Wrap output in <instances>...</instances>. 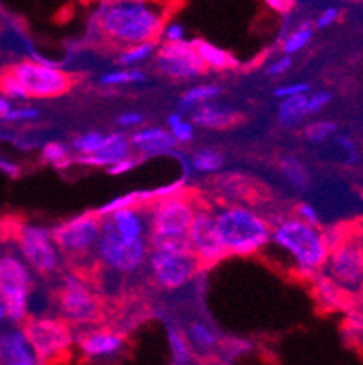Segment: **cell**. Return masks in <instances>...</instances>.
I'll use <instances>...</instances> for the list:
<instances>
[{
  "mask_svg": "<svg viewBox=\"0 0 363 365\" xmlns=\"http://www.w3.org/2000/svg\"><path fill=\"white\" fill-rule=\"evenodd\" d=\"M133 153L144 158L162 157V155H175L176 144L173 137L168 133V129L156 128V125H145L133 131L129 137Z\"/></svg>",
  "mask_w": 363,
  "mask_h": 365,
  "instance_id": "cell-18",
  "label": "cell"
},
{
  "mask_svg": "<svg viewBox=\"0 0 363 365\" xmlns=\"http://www.w3.org/2000/svg\"><path fill=\"white\" fill-rule=\"evenodd\" d=\"M195 48L196 55L200 56V61L204 64L205 69H215V71H231V69L238 68V61L225 49L218 48V46L211 44V42L198 38V41L191 42Z\"/></svg>",
  "mask_w": 363,
  "mask_h": 365,
  "instance_id": "cell-22",
  "label": "cell"
},
{
  "mask_svg": "<svg viewBox=\"0 0 363 365\" xmlns=\"http://www.w3.org/2000/svg\"><path fill=\"white\" fill-rule=\"evenodd\" d=\"M118 125L124 129H133V128H140L142 122H144V117H142V113L138 111H124L118 117Z\"/></svg>",
  "mask_w": 363,
  "mask_h": 365,
  "instance_id": "cell-48",
  "label": "cell"
},
{
  "mask_svg": "<svg viewBox=\"0 0 363 365\" xmlns=\"http://www.w3.org/2000/svg\"><path fill=\"white\" fill-rule=\"evenodd\" d=\"M312 291H315L316 300L324 305L327 311H338L345 307L347 294L324 273H318L312 278Z\"/></svg>",
  "mask_w": 363,
  "mask_h": 365,
  "instance_id": "cell-23",
  "label": "cell"
},
{
  "mask_svg": "<svg viewBox=\"0 0 363 365\" xmlns=\"http://www.w3.org/2000/svg\"><path fill=\"white\" fill-rule=\"evenodd\" d=\"M362 200H363V193H362Z\"/></svg>",
  "mask_w": 363,
  "mask_h": 365,
  "instance_id": "cell-56",
  "label": "cell"
},
{
  "mask_svg": "<svg viewBox=\"0 0 363 365\" xmlns=\"http://www.w3.org/2000/svg\"><path fill=\"white\" fill-rule=\"evenodd\" d=\"M40 117V111L31 106H19V108H13L9 111L8 117L4 118L6 122H11V124H20V122H33Z\"/></svg>",
  "mask_w": 363,
  "mask_h": 365,
  "instance_id": "cell-42",
  "label": "cell"
},
{
  "mask_svg": "<svg viewBox=\"0 0 363 365\" xmlns=\"http://www.w3.org/2000/svg\"><path fill=\"white\" fill-rule=\"evenodd\" d=\"M53 240L60 253L71 258L95 255L96 244L102 237V218L96 213H84L64 220L51 229Z\"/></svg>",
  "mask_w": 363,
  "mask_h": 365,
  "instance_id": "cell-11",
  "label": "cell"
},
{
  "mask_svg": "<svg viewBox=\"0 0 363 365\" xmlns=\"http://www.w3.org/2000/svg\"><path fill=\"white\" fill-rule=\"evenodd\" d=\"M358 244H359V260H362V273H363V231H358Z\"/></svg>",
  "mask_w": 363,
  "mask_h": 365,
  "instance_id": "cell-53",
  "label": "cell"
},
{
  "mask_svg": "<svg viewBox=\"0 0 363 365\" xmlns=\"http://www.w3.org/2000/svg\"><path fill=\"white\" fill-rule=\"evenodd\" d=\"M331 102V95L327 91H315L307 95V117L318 115L324 111Z\"/></svg>",
  "mask_w": 363,
  "mask_h": 365,
  "instance_id": "cell-43",
  "label": "cell"
},
{
  "mask_svg": "<svg viewBox=\"0 0 363 365\" xmlns=\"http://www.w3.org/2000/svg\"><path fill=\"white\" fill-rule=\"evenodd\" d=\"M42 158L49 164L56 165V168H66L71 164V157H69V148L62 142H48L42 148Z\"/></svg>",
  "mask_w": 363,
  "mask_h": 365,
  "instance_id": "cell-38",
  "label": "cell"
},
{
  "mask_svg": "<svg viewBox=\"0 0 363 365\" xmlns=\"http://www.w3.org/2000/svg\"><path fill=\"white\" fill-rule=\"evenodd\" d=\"M148 81L142 69H115L106 75L100 76V84L104 88H122V86H135V84H144Z\"/></svg>",
  "mask_w": 363,
  "mask_h": 365,
  "instance_id": "cell-29",
  "label": "cell"
},
{
  "mask_svg": "<svg viewBox=\"0 0 363 365\" xmlns=\"http://www.w3.org/2000/svg\"><path fill=\"white\" fill-rule=\"evenodd\" d=\"M280 169H282V175L285 177V180L292 185L295 189L304 191L307 189L309 182H311V175H309V169L305 168V164L300 158L292 157H284L280 160Z\"/></svg>",
  "mask_w": 363,
  "mask_h": 365,
  "instance_id": "cell-27",
  "label": "cell"
},
{
  "mask_svg": "<svg viewBox=\"0 0 363 365\" xmlns=\"http://www.w3.org/2000/svg\"><path fill=\"white\" fill-rule=\"evenodd\" d=\"M291 66H292V56L282 55L267 66V73L271 76H282L291 69Z\"/></svg>",
  "mask_w": 363,
  "mask_h": 365,
  "instance_id": "cell-47",
  "label": "cell"
},
{
  "mask_svg": "<svg viewBox=\"0 0 363 365\" xmlns=\"http://www.w3.org/2000/svg\"><path fill=\"white\" fill-rule=\"evenodd\" d=\"M336 124L331 120H315L311 124H307L305 128V138H307L311 144H324V142L331 140L336 133Z\"/></svg>",
  "mask_w": 363,
  "mask_h": 365,
  "instance_id": "cell-37",
  "label": "cell"
},
{
  "mask_svg": "<svg viewBox=\"0 0 363 365\" xmlns=\"http://www.w3.org/2000/svg\"><path fill=\"white\" fill-rule=\"evenodd\" d=\"M9 71L19 78V82L24 86L29 98H55L64 95L71 88V76L60 69L55 62L42 61L39 56L31 61H20L9 68Z\"/></svg>",
  "mask_w": 363,
  "mask_h": 365,
  "instance_id": "cell-9",
  "label": "cell"
},
{
  "mask_svg": "<svg viewBox=\"0 0 363 365\" xmlns=\"http://www.w3.org/2000/svg\"><path fill=\"white\" fill-rule=\"evenodd\" d=\"M213 213L216 235L227 257H251L271 244L272 224L255 209L224 205Z\"/></svg>",
  "mask_w": 363,
  "mask_h": 365,
  "instance_id": "cell-2",
  "label": "cell"
},
{
  "mask_svg": "<svg viewBox=\"0 0 363 365\" xmlns=\"http://www.w3.org/2000/svg\"><path fill=\"white\" fill-rule=\"evenodd\" d=\"M160 36H162L164 44H184V42H188L185 41V28L176 21H165Z\"/></svg>",
  "mask_w": 363,
  "mask_h": 365,
  "instance_id": "cell-40",
  "label": "cell"
},
{
  "mask_svg": "<svg viewBox=\"0 0 363 365\" xmlns=\"http://www.w3.org/2000/svg\"><path fill=\"white\" fill-rule=\"evenodd\" d=\"M0 95L11 102H24L29 98L24 86L20 84L19 78H16L9 69H6V71L0 75Z\"/></svg>",
  "mask_w": 363,
  "mask_h": 365,
  "instance_id": "cell-36",
  "label": "cell"
},
{
  "mask_svg": "<svg viewBox=\"0 0 363 365\" xmlns=\"http://www.w3.org/2000/svg\"><path fill=\"white\" fill-rule=\"evenodd\" d=\"M138 164H140L138 158H135L131 155L129 158H124V160H120V162H116V164L109 165L106 171H108L111 177H118V175H126V173H131L133 169H135Z\"/></svg>",
  "mask_w": 363,
  "mask_h": 365,
  "instance_id": "cell-46",
  "label": "cell"
},
{
  "mask_svg": "<svg viewBox=\"0 0 363 365\" xmlns=\"http://www.w3.org/2000/svg\"><path fill=\"white\" fill-rule=\"evenodd\" d=\"M324 274L331 278L345 294H356L363 289L362 260H359L358 231L351 229L349 237L329 251Z\"/></svg>",
  "mask_w": 363,
  "mask_h": 365,
  "instance_id": "cell-12",
  "label": "cell"
},
{
  "mask_svg": "<svg viewBox=\"0 0 363 365\" xmlns=\"http://www.w3.org/2000/svg\"><path fill=\"white\" fill-rule=\"evenodd\" d=\"M76 345L88 360H109L124 351L126 336L111 327H91L80 334Z\"/></svg>",
  "mask_w": 363,
  "mask_h": 365,
  "instance_id": "cell-16",
  "label": "cell"
},
{
  "mask_svg": "<svg viewBox=\"0 0 363 365\" xmlns=\"http://www.w3.org/2000/svg\"><path fill=\"white\" fill-rule=\"evenodd\" d=\"M58 318L71 327H91L102 317V302L91 285L75 273H66L60 278L56 293Z\"/></svg>",
  "mask_w": 363,
  "mask_h": 365,
  "instance_id": "cell-6",
  "label": "cell"
},
{
  "mask_svg": "<svg viewBox=\"0 0 363 365\" xmlns=\"http://www.w3.org/2000/svg\"><path fill=\"white\" fill-rule=\"evenodd\" d=\"M0 171L4 173V175H8V177H16V175H19V165H16L15 162L8 160V158L0 157Z\"/></svg>",
  "mask_w": 363,
  "mask_h": 365,
  "instance_id": "cell-51",
  "label": "cell"
},
{
  "mask_svg": "<svg viewBox=\"0 0 363 365\" xmlns=\"http://www.w3.org/2000/svg\"><path fill=\"white\" fill-rule=\"evenodd\" d=\"M22 329L44 365L64 360L75 345L73 327L58 317L28 318Z\"/></svg>",
  "mask_w": 363,
  "mask_h": 365,
  "instance_id": "cell-8",
  "label": "cell"
},
{
  "mask_svg": "<svg viewBox=\"0 0 363 365\" xmlns=\"http://www.w3.org/2000/svg\"><path fill=\"white\" fill-rule=\"evenodd\" d=\"M309 91H311V86L307 82H287V84H282L275 89V97L280 101H285V98L309 95Z\"/></svg>",
  "mask_w": 363,
  "mask_h": 365,
  "instance_id": "cell-41",
  "label": "cell"
},
{
  "mask_svg": "<svg viewBox=\"0 0 363 365\" xmlns=\"http://www.w3.org/2000/svg\"><path fill=\"white\" fill-rule=\"evenodd\" d=\"M149 204H151V202H149L148 191H131V193L118 195V197L108 200L104 205H100L95 213L98 215L100 218H108L109 215L116 213V211H122V209L145 207V205Z\"/></svg>",
  "mask_w": 363,
  "mask_h": 365,
  "instance_id": "cell-25",
  "label": "cell"
},
{
  "mask_svg": "<svg viewBox=\"0 0 363 365\" xmlns=\"http://www.w3.org/2000/svg\"><path fill=\"white\" fill-rule=\"evenodd\" d=\"M185 336H188L191 347L198 351H211L218 345V334L209 325L202 324V322H193L188 327Z\"/></svg>",
  "mask_w": 363,
  "mask_h": 365,
  "instance_id": "cell-30",
  "label": "cell"
},
{
  "mask_svg": "<svg viewBox=\"0 0 363 365\" xmlns=\"http://www.w3.org/2000/svg\"><path fill=\"white\" fill-rule=\"evenodd\" d=\"M13 108H15V106H13V102L8 101V98L0 95V118H2V120L8 117L9 111H11Z\"/></svg>",
  "mask_w": 363,
  "mask_h": 365,
  "instance_id": "cell-52",
  "label": "cell"
},
{
  "mask_svg": "<svg viewBox=\"0 0 363 365\" xmlns=\"http://www.w3.org/2000/svg\"><path fill=\"white\" fill-rule=\"evenodd\" d=\"M148 269L153 282L164 291H178L198 273L200 264L188 240H164L149 237Z\"/></svg>",
  "mask_w": 363,
  "mask_h": 365,
  "instance_id": "cell-4",
  "label": "cell"
},
{
  "mask_svg": "<svg viewBox=\"0 0 363 365\" xmlns=\"http://www.w3.org/2000/svg\"><path fill=\"white\" fill-rule=\"evenodd\" d=\"M168 133L176 144H189L195 138V124L184 117V113L175 111L168 117Z\"/></svg>",
  "mask_w": 363,
  "mask_h": 365,
  "instance_id": "cell-33",
  "label": "cell"
},
{
  "mask_svg": "<svg viewBox=\"0 0 363 365\" xmlns=\"http://www.w3.org/2000/svg\"><path fill=\"white\" fill-rule=\"evenodd\" d=\"M165 24L164 11L138 0L104 2L95 13V29L116 48L155 42Z\"/></svg>",
  "mask_w": 363,
  "mask_h": 365,
  "instance_id": "cell-1",
  "label": "cell"
},
{
  "mask_svg": "<svg viewBox=\"0 0 363 365\" xmlns=\"http://www.w3.org/2000/svg\"><path fill=\"white\" fill-rule=\"evenodd\" d=\"M0 365H44L22 327H11L2 334Z\"/></svg>",
  "mask_w": 363,
  "mask_h": 365,
  "instance_id": "cell-20",
  "label": "cell"
},
{
  "mask_svg": "<svg viewBox=\"0 0 363 365\" xmlns=\"http://www.w3.org/2000/svg\"><path fill=\"white\" fill-rule=\"evenodd\" d=\"M104 138L106 135L98 131H88L82 133L78 137L73 140L71 148L76 151V157H93L96 153L102 149L104 145Z\"/></svg>",
  "mask_w": 363,
  "mask_h": 365,
  "instance_id": "cell-35",
  "label": "cell"
},
{
  "mask_svg": "<svg viewBox=\"0 0 363 365\" xmlns=\"http://www.w3.org/2000/svg\"><path fill=\"white\" fill-rule=\"evenodd\" d=\"M222 88L218 84H198L184 91L180 97V113L195 111L200 106H205L209 102H215V98L220 97Z\"/></svg>",
  "mask_w": 363,
  "mask_h": 365,
  "instance_id": "cell-24",
  "label": "cell"
},
{
  "mask_svg": "<svg viewBox=\"0 0 363 365\" xmlns=\"http://www.w3.org/2000/svg\"><path fill=\"white\" fill-rule=\"evenodd\" d=\"M198 205V202L185 193L145 205L149 237L164 238V240H185Z\"/></svg>",
  "mask_w": 363,
  "mask_h": 365,
  "instance_id": "cell-7",
  "label": "cell"
},
{
  "mask_svg": "<svg viewBox=\"0 0 363 365\" xmlns=\"http://www.w3.org/2000/svg\"><path fill=\"white\" fill-rule=\"evenodd\" d=\"M236 120H238V113L235 109L215 102L200 106L191 115L193 124L204 129H227L236 124Z\"/></svg>",
  "mask_w": 363,
  "mask_h": 365,
  "instance_id": "cell-21",
  "label": "cell"
},
{
  "mask_svg": "<svg viewBox=\"0 0 363 365\" xmlns=\"http://www.w3.org/2000/svg\"><path fill=\"white\" fill-rule=\"evenodd\" d=\"M102 231L113 233L122 240H148L149 224L145 207L122 209L109 215L108 218H102Z\"/></svg>",
  "mask_w": 363,
  "mask_h": 365,
  "instance_id": "cell-17",
  "label": "cell"
},
{
  "mask_svg": "<svg viewBox=\"0 0 363 365\" xmlns=\"http://www.w3.org/2000/svg\"><path fill=\"white\" fill-rule=\"evenodd\" d=\"M338 19H339V9L334 8V6H331V8L324 9V11L319 13L315 24H316V28L325 29V28H329V26L334 24Z\"/></svg>",
  "mask_w": 363,
  "mask_h": 365,
  "instance_id": "cell-49",
  "label": "cell"
},
{
  "mask_svg": "<svg viewBox=\"0 0 363 365\" xmlns=\"http://www.w3.org/2000/svg\"><path fill=\"white\" fill-rule=\"evenodd\" d=\"M185 240H188L195 258L198 260L200 267H211L216 262L227 257L222 244H220L218 235H216L215 213L204 205H198V209H196V215L193 218Z\"/></svg>",
  "mask_w": 363,
  "mask_h": 365,
  "instance_id": "cell-14",
  "label": "cell"
},
{
  "mask_svg": "<svg viewBox=\"0 0 363 365\" xmlns=\"http://www.w3.org/2000/svg\"><path fill=\"white\" fill-rule=\"evenodd\" d=\"M336 145H338L339 151H342V155H344L345 164H349V165L356 164V160H358V151H356V145L351 138L345 137V135H342V137H336Z\"/></svg>",
  "mask_w": 363,
  "mask_h": 365,
  "instance_id": "cell-45",
  "label": "cell"
},
{
  "mask_svg": "<svg viewBox=\"0 0 363 365\" xmlns=\"http://www.w3.org/2000/svg\"><path fill=\"white\" fill-rule=\"evenodd\" d=\"M271 244L287 253L305 277L315 278L319 271H324L329 247L319 227L304 224L295 217L282 218L272 225Z\"/></svg>",
  "mask_w": 363,
  "mask_h": 365,
  "instance_id": "cell-3",
  "label": "cell"
},
{
  "mask_svg": "<svg viewBox=\"0 0 363 365\" xmlns=\"http://www.w3.org/2000/svg\"><path fill=\"white\" fill-rule=\"evenodd\" d=\"M33 291V271L19 253L0 255V302L4 304L8 322L19 325L29 318V298Z\"/></svg>",
  "mask_w": 363,
  "mask_h": 365,
  "instance_id": "cell-5",
  "label": "cell"
},
{
  "mask_svg": "<svg viewBox=\"0 0 363 365\" xmlns=\"http://www.w3.org/2000/svg\"><path fill=\"white\" fill-rule=\"evenodd\" d=\"M265 6L276 13H289V9L295 4H292V2H287V0H267Z\"/></svg>",
  "mask_w": 363,
  "mask_h": 365,
  "instance_id": "cell-50",
  "label": "cell"
},
{
  "mask_svg": "<svg viewBox=\"0 0 363 365\" xmlns=\"http://www.w3.org/2000/svg\"><path fill=\"white\" fill-rule=\"evenodd\" d=\"M19 257L28 264L33 273L53 274L62 264V253L53 240L51 229L36 224H22L15 229Z\"/></svg>",
  "mask_w": 363,
  "mask_h": 365,
  "instance_id": "cell-10",
  "label": "cell"
},
{
  "mask_svg": "<svg viewBox=\"0 0 363 365\" xmlns=\"http://www.w3.org/2000/svg\"><path fill=\"white\" fill-rule=\"evenodd\" d=\"M224 165V157L220 155L216 149L202 148L198 151L193 153V157L189 158V168L193 171L200 173V175H211L222 169Z\"/></svg>",
  "mask_w": 363,
  "mask_h": 365,
  "instance_id": "cell-28",
  "label": "cell"
},
{
  "mask_svg": "<svg viewBox=\"0 0 363 365\" xmlns=\"http://www.w3.org/2000/svg\"><path fill=\"white\" fill-rule=\"evenodd\" d=\"M133 155L131 144H129V137L124 133L115 131L106 135L104 145L96 155L93 157H75L71 158V162L80 165H86V168H104L108 169L109 165L116 164V162L129 158Z\"/></svg>",
  "mask_w": 363,
  "mask_h": 365,
  "instance_id": "cell-19",
  "label": "cell"
},
{
  "mask_svg": "<svg viewBox=\"0 0 363 365\" xmlns=\"http://www.w3.org/2000/svg\"><path fill=\"white\" fill-rule=\"evenodd\" d=\"M0 356H2V334H0Z\"/></svg>",
  "mask_w": 363,
  "mask_h": 365,
  "instance_id": "cell-55",
  "label": "cell"
},
{
  "mask_svg": "<svg viewBox=\"0 0 363 365\" xmlns=\"http://www.w3.org/2000/svg\"><path fill=\"white\" fill-rule=\"evenodd\" d=\"M311 26V22H304V24H300L295 31H291L285 36L284 42H282V51H284V55L291 56L295 53L302 51L304 48H307L309 42L312 41Z\"/></svg>",
  "mask_w": 363,
  "mask_h": 365,
  "instance_id": "cell-34",
  "label": "cell"
},
{
  "mask_svg": "<svg viewBox=\"0 0 363 365\" xmlns=\"http://www.w3.org/2000/svg\"><path fill=\"white\" fill-rule=\"evenodd\" d=\"M185 180L188 178H178V180L171 182V184H165V185H158L156 189H153V191H148L149 195V202H156V200H164V198H169V197H176V195H182L184 193L185 189Z\"/></svg>",
  "mask_w": 363,
  "mask_h": 365,
  "instance_id": "cell-39",
  "label": "cell"
},
{
  "mask_svg": "<svg viewBox=\"0 0 363 365\" xmlns=\"http://www.w3.org/2000/svg\"><path fill=\"white\" fill-rule=\"evenodd\" d=\"M295 218H298V220L304 222V224L312 225V227H319V215H318V211H316L315 205L305 204V202H302V204L296 205Z\"/></svg>",
  "mask_w": 363,
  "mask_h": 365,
  "instance_id": "cell-44",
  "label": "cell"
},
{
  "mask_svg": "<svg viewBox=\"0 0 363 365\" xmlns=\"http://www.w3.org/2000/svg\"><path fill=\"white\" fill-rule=\"evenodd\" d=\"M168 344L169 349H171L173 361L175 365H188L193 358V347L189 344L185 333H182L180 329L169 325L168 327Z\"/></svg>",
  "mask_w": 363,
  "mask_h": 365,
  "instance_id": "cell-31",
  "label": "cell"
},
{
  "mask_svg": "<svg viewBox=\"0 0 363 365\" xmlns=\"http://www.w3.org/2000/svg\"><path fill=\"white\" fill-rule=\"evenodd\" d=\"M156 46L155 42H145V44H136L124 48L120 51L118 64L124 66L128 69H135V66L144 64L145 61H149L151 56H155Z\"/></svg>",
  "mask_w": 363,
  "mask_h": 365,
  "instance_id": "cell-32",
  "label": "cell"
},
{
  "mask_svg": "<svg viewBox=\"0 0 363 365\" xmlns=\"http://www.w3.org/2000/svg\"><path fill=\"white\" fill-rule=\"evenodd\" d=\"M6 322H8V313H6L4 304H2V302H0V325L6 324Z\"/></svg>",
  "mask_w": 363,
  "mask_h": 365,
  "instance_id": "cell-54",
  "label": "cell"
},
{
  "mask_svg": "<svg viewBox=\"0 0 363 365\" xmlns=\"http://www.w3.org/2000/svg\"><path fill=\"white\" fill-rule=\"evenodd\" d=\"M96 260L118 274H133L144 267L149 255V240H122L113 233L102 231L95 249Z\"/></svg>",
  "mask_w": 363,
  "mask_h": 365,
  "instance_id": "cell-13",
  "label": "cell"
},
{
  "mask_svg": "<svg viewBox=\"0 0 363 365\" xmlns=\"http://www.w3.org/2000/svg\"><path fill=\"white\" fill-rule=\"evenodd\" d=\"M155 64L160 73H164L173 81H191V78L204 75L205 71L191 42L162 44L160 48H156Z\"/></svg>",
  "mask_w": 363,
  "mask_h": 365,
  "instance_id": "cell-15",
  "label": "cell"
},
{
  "mask_svg": "<svg viewBox=\"0 0 363 365\" xmlns=\"http://www.w3.org/2000/svg\"><path fill=\"white\" fill-rule=\"evenodd\" d=\"M305 117H307V95L280 101L278 120L284 128H295V125H298Z\"/></svg>",
  "mask_w": 363,
  "mask_h": 365,
  "instance_id": "cell-26",
  "label": "cell"
}]
</instances>
